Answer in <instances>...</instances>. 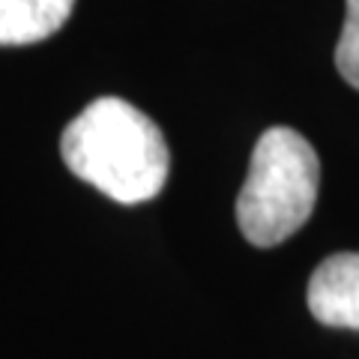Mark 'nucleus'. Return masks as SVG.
Masks as SVG:
<instances>
[{"label": "nucleus", "instance_id": "f03ea898", "mask_svg": "<svg viewBox=\"0 0 359 359\" xmlns=\"http://www.w3.org/2000/svg\"><path fill=\"white\" fill-rule=\"evenodd\" d=\"M320 159L299 132L273 126L257 138L237 198V224L257 249L285 243L311 219Z\"/></svg>", "mask_w": 359, "mask_h": 359}, {"label": "nucleus", "instance_id": "39448f33", "mask_svg": "<svg viewBox=\"0 0 359 359\" xmlns=\"http://www.w3.org/2000/svg\"><path fill=\"white\" fill-rule=\"evenodd\" d=\"M335 66L344 81L359 90V0H347L344 27L335 45Z\"/></svg>", "mask_w": 359, "mask_h": 359}, {"label": "nucleus", "instance_id": "7ed1b4c3", "mask_svg": "<svg viewBox=\"0 0 359 359\" xmlns=\"http://www.w3.org/2000/svg\"><path fill=\"white\" fill-rule=\"evenodd\" d=\"M309 311L339 330H359V252L330 255L309 278Z\"/></svg>", "mask_w": 359, "mask_h": 359}, {"label": "nucleus", "instance_id": "f257e3e1", "mask_svg": "<svg viewBox=\"0 0 359 359\" xmlns=\"http://www.w3.org/2000/svg\"><path fill=\"white\" fill-rule=\"evenodd\" d=\"M66 168L117 204H144L165 189L171 156L156 123L126 99L90 102L60 135Z\"/></svg>", "mask_w": 359, "mask_h": 359}, {"label": "nucleus", "instance_id": "20e7f679", "mask_svg": "<svg viewBox=\"0 0 359 359\" xmlns=\"http://www.w3.org/2000/svg\"><path fill=\"white\" fill-rule=\"evenodd\" d=\"M75 0H0V45H33L54 36Z\"/></svg>", "mask_w": 359, "mask_h": 359}]
</instances>
